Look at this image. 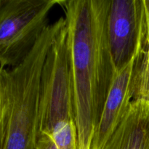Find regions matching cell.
<instances>
[{
	"mask_svg": "<svg viewBox=\"0 0 149 149\" xmlns=\"http://www.w3.org/2000/svg\"><path fill=\"white\" fill-rule=\"evenodd\" d=\"M67 28L78 149H90L114 78L108 36L111 0H61Z\"/></svg>",
	"mask_w": 149,
	"mask_h": 149,
	"instance_id": "obj_1",
	"label": "cell"
},
{
	"mask_svg": "<svg viewBox=\"0 0 149 149\" xmlns=\"http://www.w3.org/2000/svg\"><path fill=\"white\" fill-rule=\"evenodd\" d=\"M65 24L63 17L49 24L19 63L0 68V149H37L42 71L48 52Z\"/></svg>",
	"mask_w": 149,
	"mask_h": 149,
	"instance_id": "obj_2",
	"label": "cell"
},
{
	"mask_svg": "<svg viewBox=\"0 0 149 149\" xmlns=\"http://www.w3.org/2000/svg\"><path fill=\"white\" fill-rule=\"evenodd\" d=\"M67 36L65 24L55 39L44 65L41 86L40 133L52 135L58 131L77 126Z\"/></svg>",
	"mask_w": 149,
	"mask_h": 149,
	"instance_id": "obj_3",
	"label": "cell"
},
{
	"mask_svg": "<svg viewBox=\"0 0 149 149\" xmlns=\"http://www.w3.org/2000/svg\"><path fill=\"white\" fill-rule=\"evenodd\" d=\"M61 1L0 0V68L15 66L28 55Z\"/></svg>",
	"mask_w": 149,
	"mask_h": 149,
	"instance_id": "obj_4",
	"label": "cell"
},
{
	"mask_svg": "<svg viewBox=\"0 0 149 149\" xmlns=\"http://www.w3.org/2000/svg\"><path fill=\"white\" fill-rule=\"evenodd\" d=\"M143 0H111L108 36L116 71L125 66L144 46Z\"/></svg>",
	"mask_w": 149,
	"mask_h": 149,
	"instance_id": "obj_5",
	"label": "cell"
},
{
	"mask_svg": "<svg viewBox=\"0 0 149 149\" xmlns=\"http://www.w3.org/2000/svg\"><path fill=\"white\" fill-rule=\"evenodd\" d=\"M141 51L124 68L116 71L90 149L103 148L126 115L133 100L135 65Z\"/></svg>",
	"mask_w": 149,
	"mask_h": 149,
	"instance_id": "obj_6",
	"label": "cell"
},
{
	"mask_svg": "<svg viewBox=\"0 0 149 149\" xmlns=\"http://www.w3.org/2000/svg\"><path fill=\"white\" fill-rule=\"evenodd\" d=\"M102 149H149V102L133 100Z\"/></svg>",
	"mask_w": 149,
	"mask_h": 149,
	"instance_id": "obj_7",
	"label": "cell"
},
{
	"mask_svg": "<svg viewBox=\"0 0 149 149\" xmlns=\"http://www.w3.org/2000/svg\"><path fill=\"white\" fill-rule=\"evenodd\" d=\"M133 100L149 102V44L146 42L137 58L134 77Z\"/></svg>",
	"mask_w": 149,
	"mask_h": 149,
	"instance_id": "obj_8",
	"label": "cell"
},
{
	"mask_svg": "<svg viewBox=\"0 0 149 149\" xmlns=\"http://www.w3.org/2000/svg\"><path fill=\"white\" fill-rule=\"evenodd\" d=\"M37 149H58L51 136L45 132H41L38 140Z\"/></svg>",
	"mask_w": 149,
	"mask_h": 149,
	"instance_id": "obj_9",
	"label": "cell"
},
{
	"mask_svg": "<svg viewBox=\"0 0 149 149\" xmlns=\"http://www.w3.org/2000/svg\"><path fill=\"white\" fill-rule=\"evenodd\" d=\"M143 1L144 12H145V42L149 44V0H143Z\"/></svg>",
	"mask_w": 149,
	"mask_h": 149,
	"instance_id": "obj_10",
	"label": "cell"
}]
</instances>
